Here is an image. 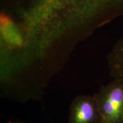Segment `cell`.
Masks as SVG:
<instances>
[{"mask_svg":"<svg viewBox=\"0 0 123 123\" xmlns=\"http://www.w3.org/2000/svg\"><path fill=\"white\" fill-rule=\"evenodd\" d=\"M29 123L27 122H26L24 120H22L19 119H12L8 121H7L6 123Z\"/></svg>","mask_w":123,"mask_h":123,"instance_id":"4","label":"cell"},{"mask_svg":"<svg viewBox=\"0 0 123 123\" xmlns=\"http://www.w3.org/2000/svg\"><path fill=\"white\" fill-rule=\"evenodd\" d=\"M101 115L100 123H123V80L113 79L93 95Z\"/></svg>","mask_w":123,"mask_h":123,"instance_id":"1","label":"cell"},{"mask_svg":"<svg viewBox=\"0 0 123 123\" xmlns=\"http://www.w3.org/2000/svg\"><path fill=\"white\" fill-rule=\"evenodd\" d=\"M107 61L111 76L123 80V35L108 55Z\"/></svg>","mask_w":123,"mask_h":123,"instance_id":"3","label":"cell"},{"mask_svg":"<svg viewBox=\"0 0 123 123\" xmlns=\"http://www.w3.org/2000/svg\"><path fill=\"white\" fill-rule=\"evenodd\" d=\"M101 115L94 96L79 95L72 101L68 123H100Z\"/></svg>","mask_w":123,"mask_h":123,"instance_id":"2","label":"cell"}]
</instances>
